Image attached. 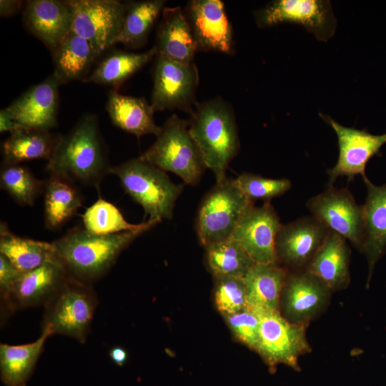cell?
I'll return each instance as SVG.
<instances>
[{
    "label": "cell",
    "mask_w": 386,
    "mask_h": 386,
    "mask_svg": "<svg viewBox=\"0 0 386 386\" xmlns=\"http://www.w3.org/2000/svg\"><path fill=\"white\" fill-rule=\"evenodd\" d=\"M152 228L99 235L75 227L51 243L57 259L67 273L91 284L107 273L132 242Z\"/></svg>",
    "instance_id": "obj_1"
},
{
    "label": "cell",
    "mask_w": 386,
    "mask_h": 386,
    "mask_svg": "<svg viewBox=\"0 0 386 386\" xmlns=\"http://www.w3.org/2000/svg\"><path fill=\"white\" fill-rule=\"evenodd\" d=\"M46 169L50 175L99 188L111 167L94 115L84 116L69 132L59 136Z\"/></svg>",
    "instance_id": "obj_2"
},
{
    "label": "cell",
    "mask_w": 386,
    "mask_h": 386,
    "mask_svg": "<svg viewBox=\"0 0 386 386\" xmlns=\"http://www.w3.org/2000/svg\"><path fill=\"white\" fill-rule=\"evenodd\" d=\"M189 132L216 183L226 179L229 164L240 146L232 107L221 98L198 104L192 112Z\"/></svg>",
    "instance_id": "obj_3"
},
{
    "label": "cell",
    "mask_w": 386,
    "mask_h": 386,
    "mask_svg": "<svg viewBox=\"0 0 386 386\" xmlns=\"http://www.w3.org/2000/svg\"><path fill=\"white\" fill-rule=\"evenodd\" d=\"M109 174L116 175L126 193L142 206L144 219L160 222L172 218L184 184L174 183L166 172L139 157L111 167Z\"/></svg>",
    "instance_id": "obj_4"
},
{
    "label": "cell",
    "mask_w": 386,
    "mask_h": 386,
    "mask_svg": "<svg viewBox=\"0 0 386 386\" xmlns=\"http://www.w3.org/2000/svg\"><path fill=\"white\" fill-rule=\"evenodd\" d=\"M156 137L153 144L139 158L175 174L188 185L196 186L207 167L189 134V122L172 114Z\"/></svg>",
    "instance_id": "obj_5"
},
{
    "label": "cell",
    "mask_w": 386,
    "mask_h": 386,
    "mask_svg": "<svg viewBox=\"0 0 386 386\" xmlns=\"http://www.w3.org/2000/svg\"><path fill=\"white\" fill-rule=\"evenodd\" d=\"M96 305L97 297L91 284L69 275L44 305L42 330H46L51 335H66L84 343Z\"/></svg>",
    "instance_id": "obj_6"
},
{
    "label": "cell",
    "mask_w": 386,
    "mask_h": 386,
    "mask_svg": "<svg viewBox=\"0 0 386 386\" xmlns=\"http://www.w3.org/2000/svg\"><path fill=\"white\" fill-rule=\"evenodd\" d=\"M253 204L234 179L227 178L216 183L204 195L197 211L195 228L200 244L206 247L230 238Z\"/></svg>",
    "instance_id": "obj_7"
},
{
    "label": "cell",
    "mask_w": 386,
    "mask_h": 386,
    "mask_svg": "<svg viewBox=\"0 0 386 386\" xmlns=\"http://www.w3.org/2000/svg\"><path fill=\"white\" fill-rule=\"evenodd\" d=\"M256 312L259 317L256 352L271 368L283 364L298 370L300 357L312 350L306 336L307 325L292 323L280 311Z\"/></svg>",
    "instance_id": "obj_8"
},
{
    "label": "cell",
    "mask_w": 386,
    "mask_h": 386,
    "mask_svg": "<svg viewBox=\"0 0 386 386\" xmlns=\"http://www.w3.org/2000/svg\"><path fill=\"white\" fill-rule=\"evenodd\" d=\"M306 206L312 216L331 232L348 240L362 252L365 236L363 205L355 201L346 188L328 187L310 198Z\"/></svg>",
    "instance_id": "obj_9"
},
{
    "label": "cell",
    "mask_w": 386,
    "mask_h": 386,
    "mask_svg": "<svg viewBox=\"0 0 386 386\" xmlns=\"http://www.w3.org/2000/svg\"><path fill=\"white\" fill-rule=\"evenodd\" d=\"M73 13L71 31L86 39L101 54L114 45L128 3L115 0H68Z\"/></svg>",
    "instance_id": "obj_10"
},
{
    "label": "cell",
    "mask_w": 386,
    "mask_h": 386,
    "mask_svg": "<svg viewBox=\"0 0 386 386\" xmlns=\"http://www.w3.org/2000/svg\"><path fill=\"white\" fill-rule=\"evenodd\" d=\"M259 27L288 22L300 24L316 39L327 41L335 34L337 19L328 0H276L255 14Z\"/></svg>",
    "instance_id": "obj_11"
},
{
    "label": "cell",
    "mask_w": 386,
    "mask_h": 386,
    "mask_svg": "<svg viewBox=\"0 0 386 386\" xmlns=\"http://www.w3.org/2000/svg\"><path fill=\"white\" fill-rule=\"evenodd\" d=\"M199 82L193 62L182 63L156 55L151 105L154 111H190Z\"/></svg>",
    "instance_id": "obj_12"
},
{
    "label": "cell",
    "mask_w": 386,
    "mask_h": 386,
    "mask_svg": "<svg viewBox=\"0 0 386 386\" xmlns=\"http://www.w3.org/2000/svg\"><path fill=\"white\" fill-rule=\"evenodd\" d=\"M319 115L335 131L339 147L337 161L333 167L327 171L328 186H333L340 177L352 179L355 176L361 175L362 179L367 178L366 165L373 156L380 153V148L386 143V133L372 134L366 129L344 127L321 112Z\"/></svg>",
    "instance_id": "obj_13"
},
{
    "label": "cell",
    "mask_w": 386,
    "mask_h": 386,
    "mask_svg": "<svg viewBox=\"0 0 386 386\" xmlns=\"http://www.w3.org/2000/svg\"><path fill=\"white\" fill-rule=\"evenodd\" d=\"M330 232L313 216L282 224L275 239L277 263L289 271L306 269Z\"/></svg>",
    "instance_id": "obj_14"
},
{
    "label": "cell",
    "mask_w": 386,
    "mask_h": 386,
    "mask_svg": "<svg viewBox=\"0 0 386 386\" xmlns=\"http://www.w3.org/2000/svg\"><path fill=\"white\" fill-rule=\"evenodd\" d=\"M331 292L307 269L288 270L281 294V314L292 323L308 325L327 307Z\"/></svg>",
    "instance_id": "obj_15"
},
{
    "label": "cell",
    "mask_w": 386,
    "mask_h": 386,
    "mask_svg": "<svg viewBox=\"0 0 386 386\" xmlns=\"http://www.w3.org/2000/svg\"><path fill=\"white\" fill-rule=\"evenodd\" d=\"M282 223L270 202L252 205L231 238L236 240L256 262L276 263L275 239Z\"/></svg>",
    "instance_id": "obj_16"
},
{
    "label": "cell",
    "mask_w": 386,
    "mask_h": 386,
    "mask_svg": "<svg viewBox=\"0 0 386 386\" xmlns=\"http://www.w3.org/2000/svg\"><path fill=\"white\" fill-rule=\"evenodd\" d=\"M185 14L197 51H215L226 54L232 51V30L222 1H189Z\"/></svg>",
    "instance_id": "obj_17"
},
{
    "label": "cell",
    "mask_w": 386,
    "mask_h": 386,
    "mask_svg": "<svg viewBox=\"0 0 386 386\" xmlns=\"http://www.w3.org/2000/svg\"><path fill=\"white\" fill-rule=\"evenodd\" d=\"M69 276L58 259L22 272L10 294L1 301L3 307L12 313L21 309L44 305Z\"/></svg>",
    "instance_id": "obj_18"
},
{
    "label": "cell",
    "mask_w": 386,
    "mask_h": 386,
    "mask_svg": "<svg viewBox=\"0 0 386 386\" xmlns=\"http://www.w3.org/2000/svg\"><path fill=\"white\" fill-rule=\"evenodd\" d=\"M60 84L52 74L29 89L6 109L21 127L49 131L57 125Z\"/></svg>",
    "instance_id": "obj_19"
},
{
    "label": "cell",
    "mask_w": 386,
    "mask_h": 386,
    "mask_svg": "<svg viewBox=\"0 0 386 386\" xmlns=\"http://www.w3.org/2000/svg\"><path fill=\"white\" fill-rule=\"evenodd\" d=\"M23 9L26 28L53 54L71 30L73 13L69 1L29 0Z\"/></svg>",
    "instance_id": "obj_20"
},
{
    "label": "cell",
    "mask_w": 386,
    "mask_h": 386,
    "mask_svg": "<svg viewBox=\"0 0 386 386\" xmlns=\"http://www.w3.org/2000/svg\"><path fill=\"white\" fill-rule=\"evenodd\" d=\"M363 181L367 196L363 204L365 236L362 252L368 264V286L376 264L386 252V184L377 186L368 178Z\"/></svg>",
    "instance_id": "obj_21"
},
{
    "label": "cell",
    "mask_w": 386,
    "mask_h": 386,
    "mask_svg": "<svg viewBox=\"0 0 386 386\" xmlns=\"http://www.w3.org/2000/svg\"><path fill=\"white\" fill-rule=\"evenodd\" d=\"M157 55L182 62H193L197 51L185 13L180 7H165L157 32Z\"/></svg>",
    "instance_id": "obj_22"
},
{
    "label": "cell",
    "mask_w": 386,
    "mask_h": 386,
    "mask_svg": "<svg viewBox=\"0 0 386 386\" xmlns=\"http://www.w3.org/2000/svg\"><path fill=\"white\" fill-rule=\"evenodd\" d=\"M350 249L347 240L331 232L316 252L307 269L331 291L346 288L350 282Z\"/></svg>",
    "instance_id": "obj_23"
},
{
    "label": "cell",
    "mask_w": 386,
    "mask_h": 386,
    "mask_svg": "<svg viewBox=\"0 0 386 386\" xmlns=\"http://www.w3.org/2000/svg\"><path fill=\"white\" fill-rule=\"evenodd\" d=\"M106 109L114 125L137 138L147 134L157 136L161 130L154 119L155 111L143 98L112 90L108 94Z\"/></svg>",
    "instance_id": "obj_24"
},
{
    "label": "cell",
    "mask_w": 386,
    "mask_h": 386,
    "mask_svg": "<svg viewBox=\"0 0 386 386\" xmlns=\"http://www.w3.org/2000/svg\"><path fill=\"white\" fill-rule=\"evenodd\" d=\"M287 272L277 262L256 263L244 277L248 307L254 311H280L281 294Z\"/></svg>",
    "instance_id": "obj_25"
},
{
    "label": "cell",
    "mask_w": 386,
    "mask_h": 386,
    "mask_svg": "<svg viewBox=\"0 0 386 386\" xmlns=\"http://www.w3.org/2000/svg\"><path fill=\"white\" fill-rule=\"evenodd\" d=\"M54 71L61 84L83 79L100 55L91 42L70 31L52 54Z\"/></svg>",
    "instance_id": "obj_26"
},
{
    "label": "cell",
    "mask_w": 386,
    "mask_h": 386,
    "mask_svg": "<svg viewBox=\"0 0 386 386\" xmlns=\"http://www.w3.org/2000/svg\"><path fill=\"white\" fill-rule=\"evenodd\" d=\"M51 334L42 330L41 336L34 342L21 345H0L1 380L6 386H26L39 357L44 350L45 342Z\"/></svg>",
    "instance_id": "obj_27"
},
{
    "label": "cell",
    "mask_w": 386,
    "mask_h": 386,
    "mask_svg": "<svg viewBox=\"0 0 386 386\" xmlns=\"http://www.w3.org/2000/svg\"><path fill=\"white\" fill-rule=\"evenodd\" d=\"M44 194V222L51 230L65 224L82 204V196L73 182L59 176L50 175Z\"/></svg>",
    "instance_id": "obj_28"
},
{
    "label": "cell",
    "mask_w": 386,
    "mask_h": 386,
    "mask_svg": "<svg viewBox=\"0 0 386 386\" xmlns=\"http://www.w3.org/2000/svg\"><path fill=\"white\" fill-rule=\"evenodd\" d=\"M0 254L21 272L32 270L46 262L57 259L52 243L17 236L7 224H0Z\"/></svg>",
    "instance_id": "obj_29"
},
{
    "label": "cell",
    "mask_w": 386,
    "mask_h": 386,
    "mask_svg": "<svg viewBox=\"0 0 386 386\" xmlns=\"http://www.w3.org/2000/svg\"><path fill=\"white\" fill-rule=\"evenodd\" d=\"M59 136L49 131L20 127L10 133L2 145L4 164L45 159L49 160Z\"/></svg>",
    "instance_id": "obj_30"
},
{
    "label": "cell",
    "mask_w": 386,
    "mask_h": 386,
    "mask_svg": "<svg viewBox=\"0 0 386 386\" xmlns=\"http://www.w3.org/2000/svg\"><path fill=\"white\" fill-rule=\"evenodd\" d=\"M157 54L154 46L142 53L117 51L107 56L94 69L87 81L118 86L142 68Z\"/></svg>",
    "instance_id": "obj_31"
},
{
    "label": "cell",
    "mask_w": 386,
    "mask_h": 386,
    "mask_svg": "<svg viewBox=\"0 0 386 386\" xmlns=\"http://www.w3.org/2000/svg\"><path fill=\"white\" fill-rule=\"evenodd\" d=\"M165 2L163 0L129 2L122 29L114 44L122 43L133 47L142 45L162 13Z\"/></svg>",
    "instance_id": "obj_32"
},
{
    "label": "cell",
    "mask_w": 386,
    "mask_h": 386,
    "mask_svg": "<svg viewBox=\"0 0 386 386\" xmlns=\"http://www.w3.org/2000/svg\"><path fill=\"white\" fill-rule=\"evenodd\" d=\"M204 248L206 262L214 277H244L256 264L244 248L231 237Z\"/></svg>",
    "instance_id": "obj_33"
},
{
    "label": "cell",
    "mask_w": 386,
    "mask_h": 386,
    "mask_svg": "<svg viewBox=\"0 0 386 386\" xmlns=\"http://www.w3.org/2000/svg\"><path fill=\"white\" fill-rule=\"evenodd\" d=\"M84 228L99 235H109L145 227H154L159 222L146 220L140 224L127 222L119 209L112 203L99 197L88 207L83 216Z\"/></svg>",
    "instance_id": "obj_34"
},
{
    "label": "cell",
    "mask_w": 386,
    "mask_h": 386,
    "mask_svg": "<svg viewBox=\"0 0 386 386\" xmlns=\"http://www.w3.org/2000/svg\"><path fill=\"white\" fill-rule=\"evenodd\" d=\"M44 184L19 164H4L1 169V188L21 205L32 206L44 191Z\"/></svg>",
    "instance_id": "obj_35"
},
{
    "label": "cell",
    "mask_w": 386,
    "mask_h": 386,
    "mask_svg": "<svg viewBox=\"0 0 386 386\" xmlns=\"http://www.w3.org/2000/svg\"><path fill=\"white\" fill-rule=\"evenodd\" d=\"M214 279L215 305L224 316L248 307L247 288L244 277L218 276Z\"/></svg>",
    "instance_id": "obj_36"
},
{
    "label": "cell",
    "mask_w": 386,
    "mask_h": 386,
    "mask_svg": "<svg viewBox=\"0 0 386 386\" xmlns=\"http://www.w3.org/2000/svg\"><path fill=\"white\" fill-rule=\"evenodd\" d=\"M234 179L242 193L253 202H270L292 187V182L288 179H270L249 172L242 173Z\"/></svg>",
    "instance_id": "obj_37"
},
{
    "label": "cell",
    "mask_w": 386,
    "mask_h": 386,
    "mask_svg": "<svg viewBox=\"0 0 386 386\" xmlns=\"http://www.w3.org/2000/svg\"><path fill=\"white\" fill-rule=\"evenodd\" d=\"M224 318L235 337L248 347L257 350L259 343V317L258 313L247 307Z\"/></svg>",
    "instance_id": "obj_38"
},
{
    "label": "cell",
    "mask_w": 386,
    "mask_h": 386,
    "mask_svg": "<svg viewBox=\"0 0 386 386\" xmlns=\"http://www.w3.org/2000/svg\"><path fill=\"white\" fill-rule=\"evenodd\" d=\"M21 272L4 255L0 254V292L5 300L21 276Z\"/></svg>",
    "instance_id": "obj_39"
},
{
    "label": "cell",
    "mask_w": 386,
    "mask_h": 386,
    "mask_svg": "<svg viewBox=\"0 0 386 386\" xmlns=\"http://www.w3.org/2000/svg\"><path fill=\"white\" fill-rule=\"evenodd\" d=\"M21 127L14 121L6 108L0 112V132L11 133Z\"/></svg>",
    "instance_id": "obj_40"
},
{
    "label": "cell",
    "mask_w": 386,
    "mask_h": 386,
    "mask_svg": "<svg viewBox=\"0 0 386 386\" xmlns=\"http://www.w3.org/2000/svg\"><path fill=\"white\" fill-rule=\"evenodd\" d=\"M23 1L16 0H1L0 14L1 16L8 17L17 14L22 8Z\"/></svg>",
    "instance_id": "obj_41"
},
{
    "label": "cell",
    "mask_w": 386,
    "mask_h": 386,
    "mask_svg": "<svg viewBox=\"0 0 386 386\" xmlns=\"http://www.w3.org/2000/svg\"><path fill=\"white\" fill-rule=\"evenodd\" d=\"M109 355L113 362L119 366L123 365L128 357L127 352L121 347H112L110 350Z\"/></svg>",
    "instance_id": "obj_42"
}]
</instances>
